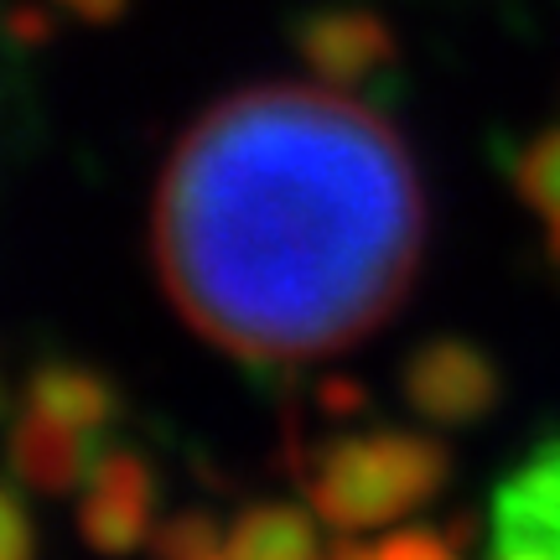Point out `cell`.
Segmentation results:
<instances>
[{
  "mask_svg": "<svg viewBox=\"0 0 560 560\" xmlns=\"http://www.w3.org/2000/svg\"><path fill=\"white\" fill-rule=\"evenodd\" d=\"M467 540H472V529H467V520H457L452 529H400V535H384V540H348V535H338V540L327 545L338 560H410V556H425V560H441V556H457V550H467Z\"/></svg>",
  "mask_w": 560,
  "mask_h": 560,
  "instance_id": "10",
  "label": "cell"
},
{
  "mask_svg": "<svg viewBox=\"0 0 560 560\" xmlns=\"http://www.w3.org/2000/svg\"><path fill=\"white\" fill-rule=\"evenodd\" d=\"M26 405H37L47 416L68 420V425H79V431H104L120 400H115V384L94 374V369H83V363H68V359H52L42 363L32 384H26Z\"/></svg>",
  "mask_w": 560,
  "mask_h": 560,
  "instance_id": "8",
  "label": "cell"
},
{
  "mask_svg": "<svg viewBox=\"0 0 560 560\" xmlns=\"http://www.w3.org/2000/svg\"><path fill=\"white\" fill-rule=\"evenodd\" d=\"M405 400L431 425H472L503 395L499 363L467 338H431L420 342L405 363Z\"/></svg>",
  "mask_w": 560,
  "mask_h": 560,
  "instance_id": "3",
  "label": "cell"
},
{
  "mask_svg": "<svg viewBox=\"0 0 560 560\" xmlns=\"http://www.w3.org/2000/svg\"><path fill=\"white\" fill-rule=\"evenodd\" d=\"M317 514V509H312ZM296 503H255L229 529V556L240 560H306L317 556V520Z\"/></svg>",
  "mask_w": 560,
  "mask_h": 560,
  "instance_id": "9",
  "label": "cell"
},
{
  "mask_svg": "<svg viewBox=\"0 0 560 560\" xmlns=\"http://www.w3.org/2000/svg\"><path fill=\"white\" fill-rule=\"evenodd\" d=\"M0 405H5V389H0Z\"/></svg>",
  "mask_w": 560,
  "mask_h": 560,
  "instance_id": "16",
  "label": "cell"
},
{
  "mask_svg": "<svg viewBox=\"0 0 560 560\" xmlns=\"http://www.w3.org/2000/svg\"><path fill=\"white\" fill-rule=\"evenodd\" d=\"M21 556H32V520H26L16 493L0 482V560H21Z\"/></svg>",
  "mask_w": 560,
  "mask_h": 560,
  "instance_id": "13",
  "label": "cell"
},
{
  "mask_svg": "<svg viewBox=\"0 0 560 560\" xmlns=\"http://www.w3.org/2000/svg\"><path fill=\"white\" fill-rule=\"evenodd\" d=\"M151 249L198 338L244 363H301L369 338L405 301L425 198L374 109L332 89L255 83L172 151Z\"/></svg>",
  "mask_w": 560,
  "mask_h": 560,
  "instance_id": "1",
  "label": "cell"
},
{
  "mask_svg": "<svg viewBox=\"0 0 560 560\" xmlns=\"http://www.w3.org/2000/svg\"><path fill=\"white\" fill-rule=\"evenodd\" d=\"M514 182H520V198L550 223V244L560 255V130H545L535 145H524Z\"/></svg>",
  "mask_w": 560,
  "mask_h": 560,
  "instance_id": "11",
  "label": "cell"
},
{
  "mask_svg": "<svg viewBox=\"0 0 560 560\" xmlns=\"http://www.w3.org/2000/svg\"><path fill=\"white\" fill-rule=\"evenodd\" d=\"M446 446L416 431H342L301 457V488L332 529H380L416 514L446 482Z\"/></svg>",
  "mask_w": 560,
  "mask_h": 560,
  "instance_id": "2",
  "label": "cell"
},
{
  "mask_svg": "<svg viewBox=\"0 0 560 560\" xmlns=\"http://www.w3.org/2000/svg\"><path fill=\"white\" fill-rule=\"evenodd\" d=\"M89 441H94L89 431L47 416L37 405H26V416L11 425L5 457H11V472L26 488H37V493H68V488H79V478H89V467L100 457Z\"/></svg>",
  "mask_w": 560,
  "mask_h": 560,
  "instance_id": "7",
  "label": "cell"
},
{
  "mask_svg": "<svg viewBox=\"0 0 560 560\" xmlns=\"http://www.w3.org/2000/svg\"><path fill=\"white\" fill-rule=\"evenodd\" d=\"M493 550L524 560L560 556V436L493 493Z\"/></svg>",
  "mask_w": 560,
  "mask_h": 560,
  "instance_id": "6",
  "label": "cell"
},
{
  "mask_svg": "<svg viewBox=\"0 0 560 560\" xmlns=\"http://www.w3.org/2000/svg\"><path fill=\"white\" fill-rule=\"evenodd\" d=\"M317 405L327 410V416H348V410H363V389L348 380H327L317 389Z\"/></svg>",
  "mask_w": 560,
  "mask_h": 560,
  "instance_id": "14",
  "label": "cell"
},
{
  "mask_svg": "<svg viewBox=\"0 0 560 560\" xmlns=\"http://www.w3.org/2000/svg\"><path fill=\"white\" fill-rule=\"evenodd\" d=\"M296 47L306 68L332 89H359L395 68V32L363 5H322L301 16Z\"/></svg>",
  "mask_w": 560,
  "mask_h": 560,
  "instance_id": "5",
  "label": "cell"
},
{
  "mask_svg": "<svg viewBox=\"0 0 560 560\" xmlns=\"http://www.w3.org/2000/svg\"><path fill=\"white\" fill-rule=\"evenodd\" d=\"M151 499H156V482H151L145 457L125 452V446H104L89 467V488L79 503L83 540L104 556L140 550L151 535Z\"/></svg>",
  "mask_w": 560,
  "mask_h": 560,
  "instance_id": "4",
  "label": "cell"
},
{
  "mask_svg": "<svg viewBox=\"0 0 560 560\" xmlns=\"http://www.w3.org/2000/svg\"><path fill=\"white\" fill-rule=\"evenodd\" d=\"M58 11H68V16L89 21V26H104V21H115L130 5V0H52Z\"/></svg>",
  "mask_w": 560,
  "mask_h": 560,
  "instance_id": "15",
  "label": "cell"
},
{
  "mask_svg": "<svg viewBox=\"0 0 560 560\" xmlns=\"http://www.w3.org/2000/svg\"><path fill=\"white\" fill-rule=\"evenodd\" d=\"M156 545V556L166 560H208V556H223L229 550V535H219V520L213 514H202V509H187L177 520H166L151 535Z\"/></svg>",
  "mask_w": 560,
  "mask_h": 560,
  "instance_id": "12",
  "label": "cell"
}]
</instances>
